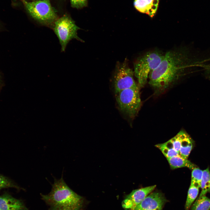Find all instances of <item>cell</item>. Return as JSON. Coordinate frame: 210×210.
Segmentation results:
<instances>
[{
	"label": "cell",
	"instance_id": "6da1fadb",
	"mask_svg": "<svg viewBox=\"0 0 210 210\" xmlns=\"http://www.w3.org/2000/svg\"><path fill=\"white\" fill-rule=\"evenodd\" d=\"M189 56L187 50L182 48L166 52L158 67L150 73L149 84L156 92H163L189 67Z\"/></svg>",
	"mask_w": 210,
	"mask_h": 210
},
{
	"label": "cell",
	"instance_id": "7a4b0ae2",
	"mask_svg": "<svg viewBox=\"0 0 210 210\" xmlns=\"http://www.w3.org/2000/svg\"><path fill=\"white\" fill-rule=\"evenodd\" d=\"M50 192L47 195L41 194V198L49 206L48 210H80L83 202L82 197L67 185L62 175L54 179Z\"/></svg>",
	"mask_w": 210,
	"mask_h": 210
},
{
	"label": "cell",
	"instance_id": "3957f363",
	"mask_svg": "<svg viewBox=\"0 0 210 210\" xmlns=\"http://www.w3.org/2000/svg\"><path fill=\"white\" fill-rule=\"evenodd\" d=\"M30 17L39 24L52 29L59 17L50 0H23Z\"/></svg>",
	"mask_w": 210,
	"mask_h": 210
},
{
	"label": "cell",
	"instance_id": "277c9868",
	"mask_svg": "<svg viewBox=\"0 0 210 210\" xmlns=\"http://www.w3.org/2000/svg\"><path fill=\"white\" fill-rule=\"evenodd\" d=\"M164 54L156 50L147 52L138 58L134 64V73L139 86L146 85L150 73L158 67Z\"/></svg>",
	"mask_w": 210,
	"mask_h": 210
},
{
	"label": "cell",
	"instance_id": "5b68a950",
	"mask_svg": "<svg viewBox=\"0 0 210 210\" xmlns=\"http://www.w3.org/2000/svg\"><path fill=\"white\" fill-rule=\"evenodd\" d=\"M80 29L68 14L59 17L55 22L52 29L58 39L61 52L65 51L68 43L73 39L84 42L77 35V32Z\"/></svg>",
	"mask_w": 210,
	"mask_h": 210
},
{
	"label": "cell",
	"instance_id": "8992f818",
	"mask_svg": "<svg viewBox=\"0 0 210 210\" xmlns=\"http://www.w3.org/2000/svg\"><path fill=\"white\" fill-rule=\"evenodd\" d=\"M115 94L119 110L130 118L134 117L141 106L139 87L125 89Z\"/></svg>",
	"mask_w": 210,
	"mask_h": 210
},
{
	"label": "cell",
	"instance_id": "52a82bcc",
	"mask_svg": "<svg viewBox=\"0 0 210 210\" xmlns=\"http://www.w3.org/2000/svg\"><path fill=\"white\" fill-rule=\"evenodd\" d=\"M134 74L127 59L123 62H117L113 77L115 94L125 89L138 87L134 81Z\"/></svg>",
	"mask_w": 210,
	"mask_h": 210
},
{
	"label": "cell",
	"instance_id": "ba28073f",
	"mask_svg": "<svg viewBox=\"0 0 210 210\" xmlns=\"http://www.w3.org/2000/svg\"><path fill=\"white\" fill-rule=\"evenodd\" d=\"M156 187L155 185L133 190L122 202L123 207L127 210H132L152 192Z\"/></svg>",
	"mask_w": 210,
	"mask_h": 210
},
{
	"label": "cell",
	"instance_id": "9c48e42d",
	"mask_svg": "<svg viewBox=\"0 0 210 210\" xmlns=\"http://www.w3.org/2000/svg\"><path fill=\"white\" fill-rule=\"evenodd\" d=\"M166 201V199L161 193L151 192L132 210H162Z\"/></svg>",
	"mask_w": 210,
	"mask_h": 210
},
{
	"label": "cell",
	"instance_id": "30bf717a",
	"mask_svg": "<svg viewBox=\"0 0 210 210\" xmlns=\"http://www.w3.org/2000/svg\"><path fill=\"white\" fill-rule=\"evenodd\" d=\"M0 210H29L21 200L9 194L0 196Z\"/></svg>",
	"mask_w": 210,
	"mask_h": 210
},
{
	"label": "cell",
	"instance_id": "8fae6325",
	"mask_svg": "<svg viewBox=\"0 0 210 210\" xmlns=\"http://www.w3.org/2000/svg\"><path fill=\"white\" fill-rule=\"evenodd\" d=\"M167 159L171 168L172 169L186 167L192 170L197 167L188 159L184 158L179 155Z\"/></svg>",
	"mask_w": 210,
	"mask_h": 210
},
{
	"label": "cell",
	"instance_id": "7c38bea8",
	"mask_svg": "<svg viewBox=\"0 0 210 210\" xmlns=\"http://www.w3.org/2000/svg\"><path fill=\"white\" fill-rule=\"evenodd\" d=\"M192 147V140L189 135L183 131L181 146L179 152V155L188 159Z\"/></svg>",
	"mask_w": 210,
	"mask_h": 210
},
{
	"label": "cell",
	"instance_id": "4fadbf2b",
	"mask_svg": "<svg viewBox=\"0 0 210 210\" xmlns=\"http://www.w3.org/2000/svg\"><path fill=\"white\" fill-rule=\"evenodd\" d=\"M199 188L197 186L190 184L185 204V210H190L192 204L198 196Z\"/></svg>",
	"mask_w": 210,
	"mask_h": 210
},
{
	"label": "cell",
	"instance_id": "5bb4252c",
	"mask_svg": "<svg viewBox=\"0 0 210 210\" xmlns=\"http://www.w3.org/2000/svg\"><path fill=\"white\" fill-rule=\"evenodd\" d=\"M210 199L205 195L199 197L192 204L190 210H209Z\"/></svg>",
	"mask_w": 210,
	"mask_h": 210
},
{
	"label": "cell",
	"instance_id": "9a60e30c",
	"mask_svg": "<svg viewBox=\"0 0 210 210\" xmlns=\"http://www.w3.org/2000/svg\"><path fill=\"white\" fill-rule=\"evenodd\" d=\"M200 188L201 191L199 197L205 195L210 192V172L209 168L203 171Z\"/></svg>",
	"mask_w": 210,
	"mask_h": 210
},
{
	"label": "cell",
	"instance_id": "2e32d148",
	"mask_svg": "<svg viewBox=\"0 0 210 210\" xmlns=\"http://www.w3.org/2000/svg\"><path fill=\"white\" fill-rule=\"evenodd\" d=\"M155 146L160 150L167 159L179 155L178 153L167 141L164 143L156 144Z\"/></svg>",
	"mask_w": 210,
	"mask_h": 210
},
{
	"label": "cell",
	"instance_id": "e0dca14e",
	"mask_svg": "<svg viewBox=\"0 0 210 210\" xmlns=\"http://www.w3.org/2000/svg\"><path fill=\"white\" fill-rule=\"evenodd\" d=\"M203 171L199 168L195 167L192 172L191 184L200 188Z\"/></svg>",
	"mask_w": 210,
	"mask_h": 210
},
{
	"label": "cell",
	"instance_id": "ac0fdd59",
	"mask_svg": "<svg viewBox=\"0 0 210 210\" xmlns=\"http://www.w3.org/2000/svg\"><path fill=\"white\" fill-rule=\"evenodd\" d=\"M8 188H14L18 190L22 189L9 178L0 174V190Z\"/></svg>",
	"mask_w": 210,
	"mask_h": 210
},
{
	"label": "cell",
	"instance_id": "d6986e66",
	"mask_svg": "<svg viewBox=\"0 0 210 210\" xmlns=\"http://www.w3.org/2000/svg\"><path fill=\"white\" fill-rule=\"evenodd\" d=\"M134 5L138 11L148 14L150 16L149 8L145 0H134Z\"/></svg>",
	"mask_w": 210,
	"mask_h": 210
},
{
	"label": "cell",
	"instance_id": "ffe728a7",
	"mask_svg": "<svg viewBox=\"0 0 210 210\" xmlns=\"http://www.w3.org/2000/svg\"><path fill=\"white\" fill-rule=\"evenodd\" d=\"M150 9V16L151 17L154 16L158 7L159 0H145Z\"/></svg>",
	"mask_w": 210,
	"mask_h": 210
},
{
	"label": "cell",
	"instance_id": "44dd1931",
	"mask_svg": "<svg viewBox=\"0 0 210 210\" xmlns=\"http://www.w3.org/2000/svg\"><path fill=\"white\" fill-rule=\"evenodd\" d=\"M71 6L77 9L86 6L87 0H70Z\"/></svg>",
	"mask_w": 210,
	"mask_h": 210
},
{
	"label": "cell",
	"instance_id": "7402d4cb",
	"mask_svg": "<svg viewBox=\"0 0 210 210\" xmlns=\"http://www.w3.org/2000/svg\"><path fill=\"white\" fill-rule=\"evenodd\" d=\"M1 86L0 85V90H1Z\"/></svg>",
	"mask_w": 210,
	"mask_h": 210
},
{
	"label": "cell",
	"instance_id": "603a6c76",
	"mask_svg": "<svg viewBox=\"0 0 210 210\" xmlns=\"http://www.w3.org/2000/svg\"><path fill=\"white\" fill-rule=\"evenodd\" d=\"M34 0H33V1H34Z\"/></svg>",
	"mask_w": 210,
	"mask_h": 210
}]
</instances>
